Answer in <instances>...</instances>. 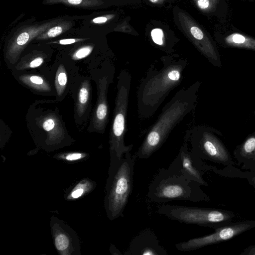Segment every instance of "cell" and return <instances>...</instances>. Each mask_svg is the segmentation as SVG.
I'll return each mask as SVG.
<instances>
[{"label": "cell", "instance_id": "d6986e66", "mask_svg": "<svg viewBox=\"0 0 255 255\" xmlns=\"http://www.w3.org/2000/svg\"><path fill=\"white\" fill-rule=\"evenodd\" d=\"M91 88L88 81H84L79 90L76 102V112L79 117L85 113L90 98Z\"/></svg>", "mask_w": 255, "mask_h": 255}, {"label": "cell", "instance_id": "2e32d148", "mask_svg": "<svg viewBox=\"0 0 255 255\" xmlns=\"http://www.w3.org/2000/svg\"><path fill=\"white\" fill-rule=\"evenodd\" d=\"M42 129L47 133L48 141L59 143L64 137V130L59 119L52 114L44 116L40 120Z\"/></svg>", "mask_w": 255, "mask_h": 255}, {"label": "cell", "instance_id": "8992f818", "mask_svg": "<svg viewBox=\"0 0 255 255\" xmlns=\"http://www.w3.org/2000/svg\"><path fill=\"white\" fill-rule=\"evenodd\" d=\"M222 133L214 128L198 125L187 129L184 139L191 149L203 160L225 166L235 164L228 148L222 141Z\"/></svg>", "mask_w": 255, "mask_h": 255}, {"label": "cell", "instance_id": "7402d4cb", "mask_svg": "<svg viewBox=\"0 0 255 255\" xmlns=\"http://www.w3.org/2000/svg\"><path fill=\"white\" fill-rule=\"evenodd\" d=\"M67 84V73L64 67L61 64L58 68L55 79V86L58 96H61L63 94Z\"/></svg>", "mask_w": 255, "mask_h": 255}, {"label": "cell", "instance_id": "83f0119b", "mask_svg": "<svg viewBox=\"0 0 255 255\" xmlns=\"http://www.w3.org/2000/svg\"><path fill=\"white\" fill-rule=\"evenodd\" d=\"M240 255H255V245H251L246 248Z\"/></svg>", "mask_w": 255, "mask_h": 255}, {"label": "cell", "instance_id": "52a82bcc", "mask_svg": "<svg viewBox=\"0 0 255 255\" xmlns=\"http://www.w3.org/2000/svg\"><path fill=\"white\" fill-rule=\"evenodd\" d=\"M156 212L180 223L217 229L232 222L236 215L230 210L199 207L159 204Z\"/></svg>", "mask_w": 255, "mask_h": 255}, {"label": "cell", "instance_id": "ba28073f", "mask_svg": "<svg viewBox=\"0 0 255 255\" xmlns=\"http://www.w3.org/2000/svg\"><path fill=\"white\" fill-rule=\"evenodd\" d=\"M64 16H58L42 21H36L35 18H31L16 25L8 32L5 38L4 46L5 59L11 64L15 63L31 42Z\"/></svg>", "mask_w": 255, "mask_h": 255}, {"label": "cell", "instance_id": "ac0fdd59", "mask_svg": "<svg viewBox=\"0 0 255 255\" xmlns=\"http://www.w3.org/2000/svg\"><path fill=\"white\" fill-rule=\"evenodd\" d=\"M47 56L45 52L38 49H33L23 57L21 62L17 65L16 68L21 70L38 67L43 63L44 59Z\"/></svg>", "mask_w": 255, "mask_h": 255}, {"label": "cell", "instance_id": "7a4b0ae2", "mask_svg": "<svg viewBox=\"0 0 255 255\" xmlns=\"http://www.w3.org/2000/svg\"><path fill=\"white\" fill-rule=\"evenodd\" d=\"M200 82L178 90L163 107L153 124L149 128L136 153V158L147 159L165 143L173 129L197 104Z\"/></svg>", "mask_w": 255, "mask_h": 255}, {"label": "cell", "instance_id": "9c48e42d", "mask_svg": "<svg viewBox=\"0 0 255 255\" xmlns=\"http://www.w3.org/2000/svg\"><path fill=\"white\" fill-rule=\"evenodd\" d=\"M254 228L255 220H247L231 222L227 225L214 230V232L210 234L178 243L175 245V248L181 252L196 250L230 240Z\"/></svg>", "mask_w": 255, "mask_h": 255}, {"label": "cell", "instance_id": "6da1fadb", "mask_svg": "<svg viewBox=\"0 0 255 255\" xmlns=\"http://www.w3.org/2000/svg\"><path fill=\"white\" fill-rule=\"evenodd\" d=\"M186 59L177 56L161 58L160 67L152 64L140 81L136 92L138 118L152 117L169 93L182 82Z\"/></svg>", "mask_w": 255, "mask_h": 255}, {"label": "cell", "instance_id": "5b68a950", "mask_svg": "<svg viewBox=\"0 0 255 255\" xmlns=\"http://www.w3.org/2000/svg\"><path fill=\"white\" fill-rule=\"evenodd\" d=\"M131 77L127 68L121 70L118 77L116 94L113 120L109 136L110 153L121 158L130 152L133 144L126 145L127 119Z\"/></svg>", "mask_w": 255, "mask_h": 255}, {"label": "cell", "instance_id": "30bf717a", "mask_svg": "<svg viewBox=\"0 0 255 255\" xmlns=\"http://www.w3.org/2000/svg\"><path fill=\"white\" fill-rule=\"evenodd\" d=\"M168 169L201 186H207L203 178L206 172L210 171L209 164H206L194 151L189 148L187 143H183Z\"/></svg>", "mask_w": 255, "mask_h": 255}, {"label": "cell", "instance_id": "cb8c5ba5", "mask_svg": "<svg viewBox=\"0 0 255 255\" xmlns=\"http://www.w3.org/2000/svg\"><path fill=\"white\" fill-rule=\"evenodd\" d=\"M84 184L80 183L77 185L71 193V197L73 199H76L81 197L84 193L85 190L82 188Z\"/></svg>", "mask_w": 255, "mask_h": 255}, {"label": "cell", "instance_id": "e0dca14e", "mask_svg": "<svg viewBox=\"0 0 255 255\" xmlns=\"http://www.w3.org/2000/svg\"><path fill=\"white\" fill-rule=\"evenodd\" d=\"M44 5L62 4L67 6L85 9L101 8L105 4L104 0H43Z\"/></svg>", "mask_w": 255, "mask_h": 255}, {"label": "cell", "instance_id": "603a6c76", "mask_svg": "<svg viewBox=\"0 0 255 255\" xmlns=\"http://www.w3.org/2000/svg\"><path fill=\"white\" fill-rule=\"evenodd\" d=\"M151 35L153 41L156 44L162 46L163 45L162 30L159 28H155L151 31Z\"/></svg>", "mask_w": 255, "mask_h": 255}, {"label": "cell", "instance_id": "44dd1931", "mask_svg": "<svg viewBox=\"0 0 255 255\" xmlns=\"http://www.w3.org/2000/svg\"><path fill=\"white\" fill-rule=\"evenodd\" d=\"M97 38L77 43V46L73 49L71 54V58L74 60H79L89 56L96 46L95 41Z\"/></svg>", "mask_w": 255, "mask_h": 255}, {"label": "cell", "instance_id": "277c9868", "mask_svg": "<svg viewBox=\"0 0 255 255\" xmlns=\"http://www.w3.org/2000/svg\"><path fill=\"white\" fill-rule=\"evenodd\" d=\"M199 183L162 168L155 174L148 186L147 196L153 202L165 204L174 200L192 202H208L210 197Z\"/></svg>", "mask_w": 255, "mask_h": 255}, {"label": "cell", "instance_id": "9a60e30c", "mask_svg": "<svg viewBox=\"0 0 255 255\" xmlns=\"http://www.w3.org/2000/svg\"><path fill=\"white\" fill-rule=\"evenodd\" d=\"M86 16V15H65L62 19L41 33L33 41L45 42L61 37L75 28L76 20H83Z\"/></svg>", "mask_w": 255, "mask_h": 255}, {"label": "cell", "instance_id": "5bb4252c", "mask_svg": "<svg viewBox=\"0 0 255 255\" xmlns=\"http://www.w3.org/2000/svg\"><path fill=\"white\" fill-rule=\"evenodd\" d=\"M68 229L67 226L60 222H56L51 227L54 245L60 254H72V252L76 249V245L79 244L76 242L75 235L72 236V230L68 232Z\"/></svg>", "mask_w": 255, "mask_h": 255}, {"label": "cell", "instance_id": "f1b7e54d", "mask_svg": "<svg viewBox=\"0 0 255 255\" xmlns=\"http://www.w3.org/2000/svg\"><path fill=\"white\" fill-rule=\"evenodd\" d=\"M249 184L253 186L255 192V172H250L249 175L246 178Z\"/></svg>", "mask_w": 255, "mask_h": 255}, {"label": "cell", "instance_id": "f546056e", "mask_svg": "<svg viewBox=\"0 0 255 255\" xmlns=\"http://www.w3.org/2000/svg\"><path fill=\"white\" fill-rule=\"evenodd\" d=\"M198 4L201 8L204 9L208 7L209 1L208 0H198Z\"/></svg>", "mask_w": 255, "mask_h": 255}, {"label": "cell", "instance_id": "3957f363", "mask_svg": "<svg viewBox=\"0 0 255 255\" xmlns=\"http://www.w3.org/2000/svg\"><path fill=\"white\" fill-rule=\"evenodd\" d=\"M108 177L105 187L104 207L107 216L114 220L124 216V212L133 189L135 154L130 152L119 157L110 153Z\"/></svg>", "mask_w": 255, "mask_h": 255}, {"label": "cell", "instance_id": "8fae6325", "mask_svg": "<svg viewBox=\"0 0 255 255\" xmlns=\"http://www.w3.org/2000/svg\"><path fill=\"white\" fill-rule=\"evenodd\" d=\"M114 67L105 73L98 81V99L92 119L94 129L100 133L104 132L109 118V105L107 93L109 86L113 83Z\"/></svg>", "mask_w": 255, "mask_h": 255}, {"label": "cell", "instance_id": "484cf974", "mask_svg": "<svg viewBox=\"0 0 255 255\" xmlns=\"http://www.w3.org/2000/svg\"><path fill=\"white\" fill-rule=\"evenodd\" d=\"M190 32L193 36L197 40L203 39L204 35L202 31L197 27L193 26L191 28Z\"/></svg>", "mask_w": 255, "mask_h": 255}, {"label": "cell", "instance_id": "ffe728a7", "mask_svg": "<svg viewBox=\"0 0 255 255\" xmlns=\"http://www.w3.org/2000/svg\"><path fill=\"white\" fill-rule=\"evenodd\" d=\"M19 79L23 84L35 90L48 92L51 90L49 84L41 76L35 75H22Z\"/></svg>", "mask_w": 255, "mask_h": 255}, {"label": "cell", "instance_id": "4fadbf2b", "mask_svg": "<svg viewBox=\"0 0 255 255\" xmlns=\"http://www.w3.org/2000/svg\"><path fill=\"white\" fill-rule=\"evenodd\" d=\"M233 156L242 169L255 172V131L235 148Z\"/></svg>", "mask_w": 255, "mask_h": 255}, {"label": "cell", "instance_id": "4316f807", "mask_svg": "<svg viewBox=\"0 0 255 255\" xmlns=\"http://www.w3.org/2000/svg\"><path fill=\"white\" fill-rule=\"evenodd\" d=\"M232 41L236 44H243L246 41V38L241 34H235L233 35Z\"/></svg>", "mask_w": 255, "mask_h": 255}, {"label": "cell", "instance_id": "d4e9b609", "mask_svg": "<svg viewBox=\"0 0 255 255\" xmlns=\"http://www.w3.org/2000/svg\"><path fill=\"white\" fill-rule=\"evenodd\" d=\"M85 156V154L79 152L67 153L64 156V158L68 161L78 160Z\"/></svg>", "mask_w": 255, "mask_h": 255}, {"label": "cell", "instance_id": "4dcf8cb0", "mask_svg": "<svg viewBox=\"0 0 255 255\" xmlns=\"http://www.w3.org/2000/svg\"><path fill=\"white\" fill-rule=\"evenodd\" d=\"M152 2H155L157 0H149Z\"/></svg>", "mask_w": 255, "mask_h": 255}, {"label": "cell", "instance_id": "7c38bea8", "mask_svg": "<svg viewBox=\"0 0 255 255\" xmlns=\"http://www.w3.org/2000/svg\"><path fill=\"white\" fill-rule=\"evenodd\" d=\"M126 255H166L167 251L159 245L154 233L149 229L140 232L130 242Z\"/></svg>", "mask_w": 255, "mask_h": 255}]
</instances>
